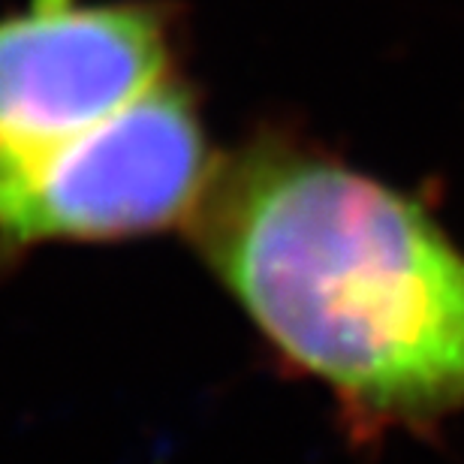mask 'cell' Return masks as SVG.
Masks as SVG:
<instances>
[{
	"mask_svg": "<svg viewBox=\"0 0 464 464\" xmlns=\"http://www.w3.org/2000/svg\"><path fill=\"white\" fill-rule=\"evenodd\" d=\"M199 247L277 356L365 440L464 413V254L407 193L268 136L215 166Z\"/></svg>",
	"mask_w": 464,
	"mask_h": 464,
	"instance_id": "obj_1",
	"label": "cell"
},
{
	"mask_svg": "<svg viewBox=\"0 0 464 464\" xmlns=\"http://www.w3.org/2000/svg\"><path fill=\"white\" fill-rule=\"evenodd\" d=\"M169 79L151 6L31 0L0 18V215L45 157Z\"/></svg>",
	"mask_w": 464,
	"mask_h": 464,
	"instance_id": "obj_2",
	"label": "cell"
},
{
	"mask_svg": "<svg viewBox=\"0 0 464 464\" xmlns=\"http://www.w3.org/2000/svg\"><path fill=\"white\" fill-rule=\"evenodd\" d=\"M211 175L199 109L169 76L45 157L0 215V236L18 245L142 236L197 215Z\"/></svg>",
	"mask_w": 464,
	"mask_h": 464,
	"instance_id": "obj_3",
	"label": "cell"
}]
</instances>
